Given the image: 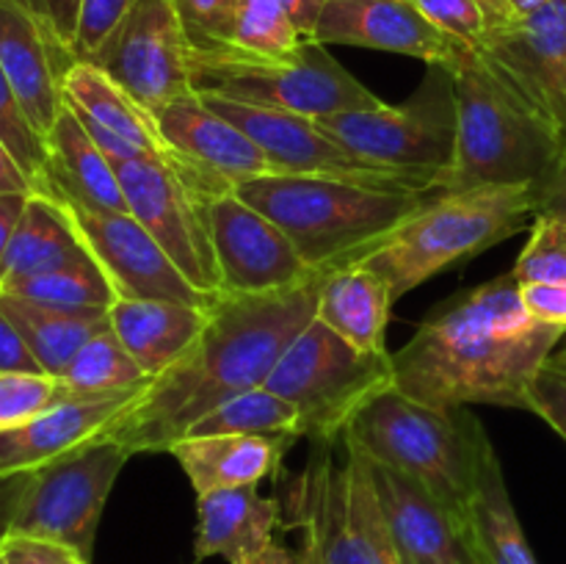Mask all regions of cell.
<instances>
[{
  "instance_id": "obj_1",
  "label": "cell",
  "mask_w": 566,
  "mask_h": 564,
  "mask_svg": "<svg viewBox=\"0 0 566 564\" xmlns=\"http://www.w3.org/2000/svg\"><path fill=\"white\" fill-rule=\"evenodd\" d=\"M566 326L525 310L512 274L437 304L392 354V387L431 407L528 409V387L556 354Z\"/></svg>"
},
{
  "instance_id": "obj_2",
  "label": "cell",
  "mask_w": 566,
  "mask_h": 564,
  "mask_svg": "<svg viewBox=\"0 0 566 564\" xmlns=\"http://www.w3.org/2000/svg\"><path fill=\"white\" fill-rule=\"evenodd\" d=\"M324 276L291 291L216 299L202 335L153 379L105 437L130 453L171 451L210 409L263 387L287 346L315 318Z\"/></svg>"
},
{
  "instance_id": "obj_3",
  "label": "cell",
  "mask_w": 566,
  "mask_h": 564,
  "mask_svg": "<svg viewBox=\"0 0 566 564\" xmlns=\"http://www.w3.org/2000/svg\"><path fill=\"white\" fill-rule=\"evenodd\" d=\"M235 194L276 221L318 274L359 263L431 197L304 175L254 177Z\"/></svg>"
},
{
  "instance_id": "obj_4",
  "label": "cell",
  "mask_w": 566,
  "mask_h": 564,
  "mask_svg": "<svg viewBox=\"0 0 566 564\" xmlns=\"http://www.w3.org/2000/svg\"><path fill=\"white\" fill-rule=\"evenodd\" d=\"M448 70L459 111L457 160L437 194L492 186L539 188L564 153L551 125L479 48H464Z\"/></svg>"
},
{
  "instance_id": "obj_5",
  "label": "cell",
  "mask_w": 566,
  "mask_h": 564,
  "mask_svg": "<svg viewBox=\"0 0 566 564\" xmlns=\"http://www.w3.org/2000/svg\"><path fill=\"white\" fill-rule=\"evenodd\" d=\"M343 440L418 479L462 531L481 464L492 448L484 424L468 407H431L390 387L354 415Z\"/></svg>"
},
{
  "instance_id": "obj_6",
  "label": "cell",
  "mask_w": 566,
  "mask_h": 564,
  "mask_svg": "<svg viewBox=\"0 0 566 564\" xmlns=\"http://www.w3.org/2000/svg\"><path fill=\"white\" fill-rule=\"evenodd\" d=\"M536 210L539 199L534 186L431 194L418 213L365 254L359 265L385 276L398 302L440 271L517 236L534 224Z\"/></svg>"
},
{
  "instance_id": "obj_7",
  "label": "cell",
  "mask_w": 566,
  "mask_h": 564,
  "mask_svg": "<svg viewBox=\"0 0 566 564\" xmlns=\"http://www.w3.org/2000/svg\"><path fill=\"white\" fill-rule=\"evenodd\" d=\"M191 83L193 92L205 97L235 100L310 119L381 105L321 42H304L287 55H258L230 44L191 48Z\"/></svg>"
},
{
  "instance_id": "obj_8",
  "label": "cell",
  "mask_w": 566,
  "mask_h": 564,
  "mask_svg": "<svg viewBox=\"0 0 566 564\" xmlns=\"http://www.w3.org/2000/svg\"><path fill=\"white\" fill-rule=\"evenodd\" d=\"M313 462L291 481V523L304 534L307 564H401L379 498L357 448L337 459L335 442H315Z\"/></svg>"
},
{
  "instance_id": "obj_9",
  "label": "cell",
  "mask_w": 566,
  "mask_h": 564,
  "mask_svg": "<svg viewBox=\"0 0 566 564\" xmlns=\"http://www.w3.org/2000/svg\"><path fill=\"white\" fill-rule=\"evenodd\" d=\"M263 387L296 407L298 440L335 442L343 440L365 404L392 387V352H359L313 318Z\"/></svg>"
},
{
  "instance_id": "obj_10",
  "label": "cell",
  "mask_w": 566,
  "mask_h": 564,
  "mask_svg": "<svg viewBox=\"0 0 566 564\" xmlns=\"http://www.w3.org/2000/svg\"><path fill=\"white\" fill-rule=\"evenodd\" d=\"M315 122L335 142L370 164L431 177L437 191L457 160V88L451 70L442 64H426L423 83L403 105L381 103L376 108L343 111Z\"/></svg>"
},
{
  "instance_id": "obj_11",
  "label": "cell",
  "mask_w": 566,
  "mask_h": 564,
  "mask_svg": "<svg viewBox=\"0 0 566 564\" xmlns=\"http://www.w3.org/2000/svg\"><path fill=\"white\" fill-rule=\"evenodd\" d=\"M130 457L125 446L99 435L33 470L11 534L61 542L92 562L99 518Z\"/></svg>"
},
{
  "instance_id": "obj_12",
  "label": "cell",
  "mask_w": 566,
  "mask_h": 564,
  "mask_svg": "<svg viewBox=\"0 0 566 564\" xmlns=\"http://www.w3.org/2000/svg\"><path fill=\"white\" fill-rule=\"evenodd\" d=\"M111 164L119 175L127 213L164 247V252L199 291L219 296V265L210 238L208 205L224 191L180 166L155 158Z\"/></svg>"
},
{
  "instance_id": "obj_13",
  "label": "cell",
  "mask_w": 566,
  "mask_h": 564,
  "mask_svg": "<svg viewBox=\"0 0 566 564\" xmlns=\"http://www.w3.org/2000/svg\"><path fill=\"white\" fill-rule=\"evenodd\" d=\"M199 97L221 116H227L232 125L241 127L269 155L280 175L326 177V180L357 182V186L379 188V191L437 194V182L431 177L370 164L335 142L310 116L260 108V105L235 103V100L205 97V94Z\"/></svg>"
},
{
  "instance_id": "obj_14",
  "label": "cell",
  "mask_w": 566,
  "mask_h": 564,
  "mask_svg": "<svg viewBox=\"0 0 566 564\" xmlns=\"http://www.w3.org/2000/svg\"><path fill=\"white\" fill-rule=\"evenodd\" d=\"M88 64L149 111L193 94L191 42L171 0H138Z\"/></svg>"
},
{
  "instance_id": "obj_15",
  "label": "cell",
  "mask_w": 566,
  "mask_h": 564,
  "mask_svg": "<svg viewBox=\"0 0 566 564\" xmlns=\"http://www.w3.org/2000/svg\"><path fill=\"white\" fill-rule=\"evenodd\" d=\"M219 265V296H263L324 276L310 269L276 221L241 199L235 188L208 205Z\"/></svg>"
},
{
  "instance_id": "obj_16",
  "label": "cell",
  "mask_w": 566,
  "mask_h": 564,
  "mask_svg": "<svg viewBox=\"0 0 566 564\" xmlns=\"http://www.w3.org/2000/svg\"><path fill=\"white\" fill-rule=\"evenodd\" d=\"M59 202L72 216L83 243L99 263V269L114 282L119 296L169 299V302L197 304V307H210L219 299L199 291L130 213L83 208V205L66 202V199H59Z\"/></svg>"
},
{
  "instance_id": "obj_17",
  "label": "cell",
  "mask_w": 566,
  "mask_h": 564,
  "mask_svg": "<svg viewBox=\"0 0 566 564\" xmlns=\"http://www.w3.org/2000/svg\"><path fill=\"white\" fill-rule=\"evenodd\" d=\"M479 50L566 149V0L495 28Z\"/></svg>"
},
{
  "instance_id": "obj_18",
  "label": "cell",
  "mask_w": 566,
  "mask_h": 564,
  "mask_svg": "<svg viewBox=\"0 0 566 564\" xmlns=\"http://www.w3.org/2000/svg\"><path fill=\"white\" fill-rule=\"evenodd\" d=\"M61 86H64V103L75 111L88 136L97 142V147L111 160L155 158L191 171L177 158L175 149L166 144L153 111L138 103L133 94H127L119 83L111 81L103 70H97L88 61H75L66 70ZM191 175H197V171H191ZM197 177L205 180L202 175ZM210 186L227 191V186H216V182H210Z\"/></svg>"
},
{
  "instance_id": "obj_19",
  "label": "cell",
  "mask_w": 566,
  "mask_h": 564,
  "mask_svg": "<svg viewBox=\"0 0 566 564\" xmlns=\"http://www.w3.org/2000/svg\"><path fill=\"white\" fill-rule=\"evenodd\" d=\"M315 42L385 50L442 66L468 48L440 31L412 0H326Z\"/></svg>"
},
{
  "instance_id": "obj_20",
  "label": "cell",
  "mask_w": 566,
  "mask_h": 564,
  "mask_svg": "<svg viewBox=\"0 0 566 564\" xmlns=\"http://www.w3.org/2000/svg\"><path fill=\"white\" fill-rule=\"evenodd\" d=\"M153 114L177 158L216 186L235 188L243 180L280 175L269 155L197 92L171 100Z\"/></svg>"
},
{
  "instance_id": "obj_21",
  "label": "cell",
  "mask_w": 566,
  "mask_h": 564,
  "mask_svg": "<svg viewBox=\"0 0 566 564\" xmlns=\"http://www.w3.org/2000/svg\"><path fill=\"white\" fill-rule=\"evenodd\" d=\"M359 457L379 498L401 564H473L457 520L418 479L376 462L363 451Z\"/></svg>"
},
{
  "instance_id": "obj_22",
  "label": "cell",
  "mask_w": 566,
  "mask_h": 564,
  "mask_svg": "<svg viewBox=\"0 0 566 564\" xmlns=\"http://www.w3.org/2000/svg\"><path fill=\"white\" fill-rule=\"evenodd\" d=\"M147 390V387H144ZM144 390L114 396H72L28 424L0 431V479L33 473L72 448L105 435Z\"/></svg>"
},
{
  "instance_id": "obj_23",
  "label": "cell",
  "mask_w": 566,
  "mask_h": 564,
  "mask_svg": "<svg viewBox=\"0 0 566 564\" xmlns=\"http://www.w3.org/2000/svg\"><path fill=\"white\" fill-rule=\"evenodd\" d=\"M0 66L33 127L48 138L64 111V75L72 66L17 0H0Z\"/></svg>"
},
{
  "instance_id": "obj_24",
  "label": "cell",
  "mask_w": 566,
  "mask_h": 564,
  "mask_svg": "<svg viewBox=\"0 0 566 564\" xmlns=\"http://www.w3.org/2000/svg\"><path fill=\"white\" fill-rule=\"evenodd\" d=\"M197 512L193 562L221 556L230 564H247L274 542L282 503L260 495L258 484L221 487L197 495Z\"/></svg>"
},
{
  "instance_id": "obj_25",
  "label": "cell",
  "mask_w": 566,
  "mask_h": 564,
  "mask_svg": "<svg viewBox=\"0 0 566 564\" xmlns=\"http://www.w3.org/2000/svg\"><path fill=\"white\" fill-rule=\"evenodd\" d=\"M48 175L36 191L94 210L127 213L119 175L108 155L97 147L75 111L64 103V111L48 133Z\"/></svg>"
},
{
  "instance_id": "obj_26",
  "label": "cell",
  "mask_w": 566,
  "mask_h": 564,
  "mask_svg": "<svg viewBox=\"0 0 566 564\" xmlns=\"http://www.w3.org/2000/svg\"><path fill=\"white\" fill-rule=\"evenodd\" d=\"M210 307L169 302V299L119 296L111 304L108 324L130 357L142 365L144 374L158 379L202 335Z\"/></svg>"
},
{
  "instance_id": "obj_27",
  "label": "cell",
  "mask_w": 566,
  "mask_h": 564,
  "mask_svg": "<svg viewBox=\"0 0 566 564\" xmlns=\"http://www.w3.org/2000/svg\"><path fill=\"white\" fill-rule=\"evenodd\" d=\"M293 440V435L182 437L169 453H175L193 492L202 495L221 487L260 484L280 470L282 453Z\"/></svg>"
},
{
  "instance_id": "obj_28",
  "label": "cell",
  "mask_w": 566,
  "mask_h": 564,
  "mask_svg": "<svg viewBox=\"0 0 566 564\" xmlns=\"http://www.w3.org/2000/svg\"><path fill=\"white\" fill-rule=\"evenodd\" d=\"M92 252L83 243L75 221L59 199L33 191L20 216L14 238L6 252L0 271V291L28 276L48 271L70 269V265L92 263Z\"/></svg>"
},
{
  "instance_id": "obj_29",
  "label": "cell",
  "mask_w": 566,
  "mask_h": 564,
  "mask_svg": "<svg viewBox=\"0 0 566 564\" xmlns=\"http://www.w3.org/2000/svg\"><path fill=\"white\" fill-rule=\"evenodd\" d=\"M396 304L390 285L368 265L329 271L321 282L315 318L359 352H387V324Z\"/></svg>"
},
{
  "instance_id": "obj_30",
  "label": "cell",
  "mask_w": 566,
  "mask_h": 564,
  "mask_svg": "<svg viewBox=\"0 0 566 564\" xmlns=\"http://www.w3.org/2000/svg\"><path fill=\"white\" fill-rule=\"evenodd\" d=\"M462 540L473 564H536L509 495L495 446L486 451L473 498L462 518Z\"/></svg>"
},
{
  "instance_id": "obj_31",
  "label": "cell",
  "mask_w": 566,
  "mask_h": 564,
  "mask_svg": "<svg viewBox=\"0 0 566 564\" xmlns=\"http://www.w3.org/2000/svg\"><path fill=\"white\" fill-rule=\"evenodd\" d=\"M0 310L25 337L39 368L53 376H64L77 348L108 324V313H75V310L31 302L14 293H0Z\"/></svg>"
},
{
  "instance_id": "obj_32",
  "label": "cell",
  "mask_w": 566,
  "mask_h": 564,
  "mask_svg": "<svg viewBox=\"0 0 566 564\" xmlns=\"http://www.w3.org/2000/svg\"><path fill=\"white\" fill-rule=\"evenodd\" d=\"M61 379L75 396H114V393L144 390L153 385V376L144 374V368L122 346L111 324L94 332L77 348Z\"/></svg>"
},
{
  "instance_id": "obj_33",
  "label": "cell",
  "mask_w": 566,
  "mask_h": 564,
  "mask_svg": "<svg viewBox=\"0 0 566 564\" xmlns=\"http://www.w3.org/2000/svg\"><path fill=\"white\" fill-rule=\"evenodd\" d=\"M298 412L291 401L271 393L269 387H254L241 396L227 398L216 409L197 420L186 437L210 435H293L296 437ZM298 440V437H296Z\"/></svg>"
},
{
  "instance_id": "obj_34",
  "label": "cell",
  "mask_w": 566,
  "mask_h": 564,
  "mask_svg": "<svg viewBox=\"0 0 566 564\" xmlns=\"http://www.w3.org/2000/svg\"><path fill=\"white\" fill-rule=\"evenodd\" d=\"M0 293H14V296L31 299V302L50 304V307L75 310V313H108L111 304L119 299L114 282L108 280L97 260L70 269L48 271V274L28 276L14 282Z\"/></svg>"
},
{
  "instance_id": "obj_35",
  "label": "cell",
  "mask_w": 566,
  "mask_h": 564,
  "mask_svg": "<svg viewBox=\"0 0 566 564\" xmlns=\"http://www.w3.org/2000/svg\"><path fill=\"white\" fill-rule=\"evenodd\" d=\"M304 42L307 39L298 33L280 0H243L227 44L258 55H287Z\"/></svg>"
},
{
  "instance_id": "obj_36",
  "label": "cell",
  "mask_w": 566,
  "mask_h": 564,
  "mask_svg": "<svg viewBox=\"0 0 566 564\" xmlns=\"http://www.w3.org/2000/svg\"><path fill=\"white\" fill-rule=\"evenodd\" d=\"M72 396L75 393L61 376L0 370V431L28 424Z\"/></svg>"
},
{
  "instance_id": "obj_37",
  "label": "cell",
  "mask_w": 566,
  "mask_h": 564,
  "mask_svg": "<svg viewBox=\"0 0 566 564\" xmlns=\"http://www.w3.org/2000/svg\"><path fill=\"white\" fill-rule=\"evenodd\" d=\"M0 142L6 144L11 158L17 160L22 175L31 180L33 191H36L39 182L48 175V138L33 127L3 66H0Z\"/></svg>"
},
{
  "instance_id": "obj_38",
  "label": "cell",
  "mask_w": 566,
  "mask_h": 564,
  "mask_svg": "<svg viewBox=\"0 0 566 564\" xmlns=\"http://www.w3.org/2000/svg\"><path fill=\"white\" fill-rule=\"evenodd\" d=\"M512 276L517 285L566 282V221L536 216L531 224V238L514 263Z\"/></svg>"
},
{
  "instance_id": "obj_39",
  "label": "cell",
  "mask_w": 566,
  "mask_h": 564,
  "mask_svg": "<svg viewBox=\"0 0 566 564\" xmlns=\"http://www.w3.org/2000/svg\"><path fill=\"white\" fill-rule=\"evenodd\" d=\"M241 3L243 0H171L193 50L221 48L230 42Z\"/></svg>"
},
{
  "instance_id": "obj_40",
  "label": "cell",
  "mask_w": 566,
  "mask_h": 564,
  "mask_svg": "<svg viewBox=\"0 0 566 564\" xmlns=\"http://www.w3.org/2000/svg\"><path fill=\"white\" fill-rule=\"evenodd\" d=\"M136 3L138 0H83L81 14H77L75 48H72L75 61L92 59Z\"/></svg>"
},
{
  "instance_id": "obj_41",
  "label": "cell",
  "mask_w": 566,
  "mask_h": 564,
  "mask_svg": "<svg viewBox=\"0 0 566 564\" xmlns=\"http://www.w3.org/2000/svg\"><path fill=\"white\" fill-rule=\"evenodd\" d=\"M440 31L448 36L459 39L468 48H479L484 36L490 33L484 9L479 0H412Z\"/></svg>"
},
{
  "instance_id": "obj_42",
  "label": "cell",
  "mask_w": 566,
  "mask_h": 564,
  "mask_svg": "<svg viewBox=\"0 0 566 564\" xmlns=\"http://www.w3.org/2000/svg\"><path fill=\"white\" fill-rule=\"evenodd\" d=\"M528 409L539 415L566 442V368L556 359H547L528 387Z\"/></svg>"
},
{
  "instance_id": "obj_43",
  "label": "cell",
  "mask_w": 566,
  "mask_h": 564,
  "mask_svg": "<svg viewBox=\"0 0 566 564\" xmlns=\"http://www.w3.org/2000/svg\"><path fill=\"white\" fill-rule=\"evenodd\" d=\"M17 3L42 25L55 50L75 64L72 48H75L77 14H81L83 0H17Z\"/></svg>"
},
{
  "instance_id": "obj_44",
  "label": "cell",
  "mask_w": 566,
  "mask_h": 564,
  "mask_svg": "<svg viewBox=\"0 0 566 564\" xmlns=\"http://www.w3.org/2000/svg\"><path fill=\"white\" fill-rule=\"evenodd\" d=\"M0 553L9 564H88L81 553L61 542L36 540V536L9 534L0 545Z\"/></svg>"
},
{
  "instance_id": "obj_45",
  "label": "cell",
  "mask_w": 566,
  "mask_h": 564,
  "mask_svg": "<svg viewBox=\"0 0 566 564\" xmlns=\"http://www.w3.org/2000/svg\"><path fill=\"white\" fill-rule=\"evenodd\" d=\"M523 304L536 321L553 326H566V282H534L520 285Z\"/></svg>"
},
{
  "instance_id": "obj_46",
  "label": "cell",
  "mask_w": 566,
  "mask_h": 564,
  "mask_svg": "<svg viewBox=\"0 0 566 564\" xmlns=\"http://www.w3.org/2000/svg\"><path fill=\"white\" fill-rule=\"evenodd\" d=\"M0 370H31V374H44L39 368L36 357L28 348L25 337L17 332V326L11 324L9 315L0 310Z\"/></svg>"
},
{
  "instance_id": "obj_47",
  "label": "cell",
  "mask_w": 566,
  "mask_h": 564,
  "mask_svg": "<svg viewBox=\"0 0 566 564\" xmlns=\"http://www.w3.org/2000/svg\"><path fill=\"white\" fill-rule=\"evenodd\" d=\"M536 199H539L536 216H553V219L566 221V149L551 175L545 177V182L536 188Z\"/></svg>"
},
{
  "instance_id": "obj_48",
  "label": "cell",
  "mask_w": 566,
  "mask_h": 564,
  "mask_svg": "<svg viewBox=\"0 0 566 564\" xmlns=\"http://www.w3.org/2000/svg\"><path fill=\"white\" fill-rule=\"evenodd\" d=\"M28 479H31V473L3 476L0 479V545L11 534V523H14L17 506H20V498L25 492Z\"/></svg>"
},
{
  "instance_id": "obj_49",
  "label": "cell",
  "mask_w": 566,
  "mask_h": 564,
  "mask_svg": "<svg viewBox=\"0 0 566 564\" xmlns=\"http://www.w3.org/2000/svg\"><path fill=\"white\" fill-rule=\"evenodd\" d=\"M28 197L31 194H0V271H3L6 252H9V243L14 238L17 224H20Z\"/></svg>"
},
{
  "instance_id": "obj_50",
  "label": "cell",
  "mask_w": 566,
  "mask_h": 564,
  "mask_svg": "<svg viewBox=\"0 0 566 564\" xmlns=\"http://www.w3.org/2000/svg\"><path fill=\"white\" fill-rule=\"evenodd\" d=\"M280 3L293 20V25L298 28V33L307 42H315V28H318L321 14H324L326 0H280Z\"/></svg>"
},
{
  "instance_id": "obj_51",
  "label": "cell",
  "mask_w": 566,
  "mask_h": 564,
  "mask_svg": "<svg viewBox=\"0 0 566 564\" xmlns=\"http://www.w3.org/2000/svg\"><path fill=\"white\" fill-rule=\"evenodd\" d=\"M0 194H33L31 180L22 175L3 142H0Z\"/></svg>"
},
{
  "instance_id": "obj_52",
  "label": "cell",
  "mask_w": 566,
  "mask_h": 564,
  "mask_svg": "<svg viewBox=\"0 0 566 564\" xmlns=\"http://www.w3.org/2000/svg\"><path fill=\"white\" fill-rule=\"evenodd\" d=\"M247 564H307V562H304L302 551L296 553V551H291V547L271 542V545L265 547L263 553H258V556H254L252 562H247Z\"/></svg>"
},
{
  "instance_id": "obj_53",
  "label": "cell",
  "mask_w": 566,
  "mask_h": 564,
  "mask_svg": "<svg viewBox=\"0 0 566 564\" xmlns=\"http://www.w3.org/2000/svg\"><path fill=\"white\" fill-rule=\"evenodd\" d=\"M479 6L484 9L486 22H490V31H495V28L509 25L512 20H517L512 11V6H509V0H479Z\"/></svg>"
},
{
  "instance_id": "obj_54",
  "label": "cell",
  "mask_w": 566,
  "mask_h": 564,
  "mask_svg": "<svg viewBox=\"0 0 566 564\" xmlns=\"http://www.w3.org/2000/svg\"><path fill=\"white\" fill-rule=\"evenodd\" d=\"M547 3H551V0H509L514 17H528V14H534V11H539L542 6H547Z\"/></svg>"
},
{
  "instance_id": "obj_55",
  "label": "cell",
  "mask_w": 566,
  "mask_h": 564,
  "mask_svg": "<svg viewBox=\"0 0 566 564\" xmlns=\"http://www.w3.org/2000/svg\"><path fill=\"white\" fill-rule=\"evenodd\" d=\"M553 359H556V363H562L566 368V343H564V348H558V352L553 354Z\"/></svg>"
},
{
  "instance_id": "obj_56",
  "label": "cell",
  "mask_w": 566,
  "mask_h": 564,
  "mask_svg": "<svg viewBox=\"0 0 566 564\" xmlns=\"http://www.w3.org/2000/svg\"><path fill=\"white\" fill-rule=\"evenodd\" d=\"M0 564H9V562H6V558H3V553H0Z\"/></svg>"
}]
</instances>
